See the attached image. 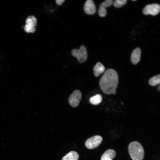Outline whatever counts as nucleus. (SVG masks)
<instances>
[{
	"label": "nucleus",
	"mask_w": 160,
	"mask_h": 160,
	"mask_svg": "<svg viewBox=\"0 0 160 160\" xmlns=\"http://www.w3.org/2000/svg\"><path fill=\"white\" fill-rule=\"evenodd\" d=\"M118 75L114 70H106L101 78L99 85L103 92L107 94H115L118 83Z\"/></svg>",
	"instance_id": "obj_1"
},
{
	"label": "nucleus",
	"mask_w": 160,
	"mask_h": 160,
	"mask_svg": "<svg viewBox=\"0 0 160 160\" xmlns=\"http://www.w3.org/2000/svg\"><path fill=\"white\" fill-rule=\"evenodd\" d=\"M128 151L133 160H142L144 158V151L141 144L134 141L130 143L128 146Z\"/></svg>",
	"instance_id": "obj_2"
},
{
	"label": "nucleus",
	"mask_w": 160,
	"mask_h": 160,
	"mask_svg": "<svg viewBox=\"0 0 160 160\" xmlns=\"http://www.w3.org/2000/svg\"><path fill=\"white\" fill-rule=\"evenodd\" d=\"M72 55L76 57L80 63L85 62L87 60V50L84 45H81L79 49H74L71 52Z\"/></svg>",
	"instance_id": "obj_3"
},
{
	"label": "nucleus",
	"mask_w": 160,
	"mask_h": 160,
	"mask_svg": "<svg viewBox=\"0 0 160 160\" xmlns=\"http://www.w3.org/2000/svg\"><path fill=\"white\" fill-rule=\"evenodd\" d=\"M102 140V137L100 136H95L87 140L85 143L86 146L89 149L95 148L100 144Z\"/></svg>",
	"instance_id": "obj_4"
},
{
	"label": "nucleus",
	"mask_w": 160,
	"mask_h": 160,
	"mask_svg": "<svg viewBox=\"0 0 160 160\" xmlns=\"http://www.w3.org/2000/svg\"><path fill=\"white\" fill-rule=\"evenodd\" d=\"M81 97V93L79 90H75L69 97L68 101L69 104L73 107H77L79 103Z\"/></svg>",
	"instance_id": "obj_5"
},
{
	"label": "nucleus",
	"mask_w": 160,
	"mask_h": 160,
	"mask_svg": "<svg viewBox=\"0 0 160 160\" xmlns=\"http://www.w3.org/2000/svg\"><path fill=\"white\" fill-rule=\"evenodd\" d=\"M160 10V6L157 4H148L144 8L143 13L146 15H151L155 16L158 14Z\"/></svg>",
	"instance_id": "obj_6"
},
{
	"label": "nucleus",
	"mask_w": 160,
	"mask_h": 160,
	"mask_svg": "<svg viewBox=\"0 0 160 160\" xmlns=\"http://www.w3.org/2000/svg\"><path fill=\"white\" fill-rule=\"evenodd\" d=\"M84 11L88 15H93L95 12L96 6L93 1L88 0L86 1L84 6Z\"/></svg>",
	"instance_id": "obj_7"
},
{
	"label": "nucleus",
	"mask_w": 160,
	"mask_h": 160,
	"mask_svg": "<svg viewBox=\"0 0 160 160\" xmlns=\"http://www.w3.org/2000/svg\"><path fill=\"white\" fill-rule=\"evenodd\" d=\"M113 3L112 0H107L103 2L99 7L98 11L99 15L102 17H104L107 13L106 8L110 6Z\"/></svg>",
	"instance_id": "obj_8"
},
{
	"label": "nucleus",
	"mask_w": 160,
	"mask_h": 160,
	"mask_svg": "<svg viewBox=\"0 0 160 160\" xmlns=\"http://www.w3.org/2000/svg\"><path fill=\"white\" fill-rule=\"evenodd\" d=\"M141 53V49L139 48H137L133 50L131 57V62L133 64H136L140 61Z\"/></svg>",
	"instance_id": "obj_9"
},
{
	"label": "nucleus",
	"mask_w": 160,
	"mask_h": 160,
	"mask_svg": "<svg viewBox=\"0 0 160 160\" xmlns=\"http://www.w3.org/2000/svg\"><path fill=\"white\" fill-rule=\"evenodd\" d=\"M116 152L113 149H109L103 154L101 160H112L116 156Z\"/></svg>",
	"instance_id": "obj_10"
},
{
	"label": "nucleus",
	"mask_w": 160,
	"mask_h": 160,
	"mask_svg": "<svg viewBox=\"0 0 160 160\" xmlns=\"http://www.w3.org/2000/svg\"><path fill=\"white\" fill-rule=\"evenodd\" d=\"M105 70L104 66L100 62H97L93 68V72L95 76H98L101 73H103Z\"/></svg>",
	"instance_id": "obj_11"
},
{
	"label": "nucleus",
	"mask_w": 160,
	"mask_h": 160,
	"mask_svg": "<svg viewBox=\"0 0 160 160\" xmlns=\"http://www.w3.org/2000/svg\"><path fill=\"white\" fill-rule=\"evenodd\" d=\"M79 155L78 153L74 151H72L64 156L62 160H78Z\"/></svg>",
	"instance_id": "obj_12"
},
{
	"label": "nucleus",
	"mask_w": 160,
	"mask_h": 160,
	"mask_svg": "<svg viewBox=\"0 0 160 160\" xmlns=\"http://www.w3.org/2000/svg\"><path fill=\"white\" fill-rule=\"evenodd\" d=\"M102 100L101 95L97 94L91 97L89 99L90 102L92 104L97 105L100 103Z\"/></svg>",
	"instance_id": "obj_13"
},
{
	"label": "nucleus",
	"mask_w": 160,
	"mask_h": 160,
	"mask_svg": "<svg viewBox=\"0 0 160 160\" xmlns=\"http://www.w3.org/2000/svg\"><path fill=\"white\" fill-rule=\"evenodd\" d=\"M160 82V74L154 76L150 79L148 81L149 84L152 86H155Z\"/></svg>",
	"instance_id": "obj_14"
},
{
	"label": "nucleus",
	"mask_w": 160,
	"mask_h": 160,
	"mask_svg": "<svg viewBox=\"0 0 160 160\" xmlns=\"http://www.w3.org/2000/svg\"><path fill=\"white\" fill-rule=\"evenodd\" d=\"M25 23L26 24L35 26L37 23V19L33 16H30L27 18Z\"/></svg>",
	"instance_id": "obj_15"
},
{
	"label": "nucleus",
	"mask_w": 160,
	"mask_h": 160,
	"mask_svg": "<svg viewBox=\"0 0 160 160\" xmlns=\"http://www.w3.org/2000/svg\"><path fill=\"white\" fill-rule=\"evenodd\" d=\"M126 0H116L113 2V6L117 8H119L124 5L126 3Z\"/></svg>",
	"instance_id": "obj_16"
},
{
	"label": "nucleus",
	"mask_w": 160,
	"mask_h": 160,
	"mask_svg": "<svg viewBox=\"0 0 160 160\" xmlns=\"http://www.w3.org/2000/svg\"><path fill=\"white\" fill-rule=\"evenodd\" d=\"M24 30L27 33H33L35 31L36 28L35 26L25 24Z\"/></svg>",
	"instance_id": "obj_17"
},
{
	"label": "nucleus",
	"mask_w": 160,
	"mask_h": 160,
	"mask_svg": "<svg viewBox=\"0 0 160 160\" xmlns=\"http://www.w3.org/2000/svg\"><path fill=\"white\" fill-rule=\"evenodd\" d=\"M64 1V0H56V2L57 4L60 5L62 4Z\"/></svg>",
	"instance_id": "obj_18"
},
{
	"label": "nucleus",
	"mask_w": 160,
	"mask_h": 160,
	"mask_svg": "<svg viewBox=\"0 0 160 160\" xmlns=\"http://www.w3.org/2000/svg\"><path fill=\"white\" fill-rule=\"evenodd\" d=\"M158 90L159 91H160V86H159V87H158Z\"/></svg>",
	"instance_id": "obj_19"
}]
</instances>
